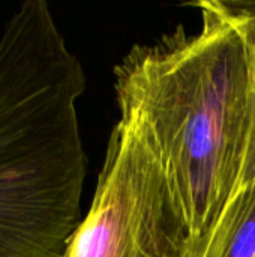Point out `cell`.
Segmentation results:
<instances>
[{"mask_svg": "<svg viewBox=\"0 0 255 257\" xmlns=\"http://www.w3.org/2000/svg\"><path fill=\"white\" fill-rule=\"evenodd\" d=\"M233 5L236 6V9H239L248 18V21L251 23V27H252V30H254L255 33V0H233ZM252 181H255V120L240 187L245 185V184H249Z\"/></svg>", "mask_w": 255, "mask_h": 257, "instance_id": "5", "label": "cell"}, {"mask_svg": "<svg viewBox=\"0 0 255 257\" xmlns=\"http://www.w3.org/2000/svg\"><path fill=\"white\" fill-rule=\"evenodd\" d=\"M188 6L200 9V32L177 26L134 45L114 66V90L162 166L194 256L242 182L255 120V33L233 0Z\"/></svg>", "mask_w": 255, "mask_h": 257, "instance_id": "1", "label": "cell"}, {"mask_svg": "<svg viewBox=\"0 0 255 257\" xmlns=\"http://www.w3.org/2000/svg\"><path fill=\"white\" fill-rule=\"evenodd\" d=\"M192 257H255V181L237 190Z\"/></svg>", "mask_w": 255, "mask_h": 257, "instance_id": "4", "label": "cell"}, {"mask_svg": "<svg viewBox=\"0 0 255 257\" xmlns=\"http://www.w3.org/2000/svg\"><path fill=\"white\" fill-rule=\"evenodd\" d=\"M192 239L138 123L120 113L89 212L62 257H191Z\"/></svg>", "mask_w": 255, "mask_h": 257, "instance_id": "3", "label": "cell"}, {"mask_svg": "<svg viewBox=\"0 0 255 257\" xmlns=\"http://www.w3.org/2000/svg\"><path fill=\"white\" fill-rule=\"evenodd\" d=\"M86 87L47 0H24L0 32V257H62L83 220Z\"/></svg>", "mask_w": 255, "mask_h": 257, "instance_id": "2", "label": "cell"}]
</instances>
